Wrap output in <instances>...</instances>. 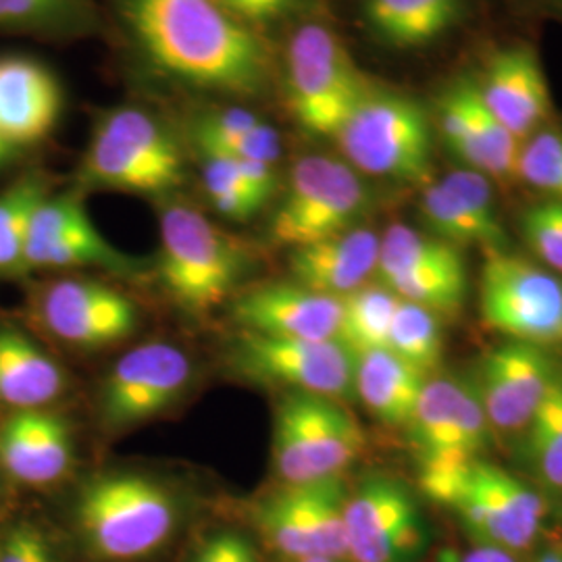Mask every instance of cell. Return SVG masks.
I'll return each instance as SVG.
<instances>
[{"label": "cell", "instance_id": "6da1fadb", "mask_svg": "<svg viewBox=\"0 0 562 562\" xmlns=\"http://www.w3.org/2000/svg\"><path fill=\"white\" fill-rule=\"evenodd\" d=\"M121 2L132 36L162 74L225 94H259L267 88V44L222 0Z\"/></svg>", "mask_w": 562, "mask_h": 562}, {"label": "cell", "instance_id": "7a4b0ae2", "mask_svg": "<svg viewBox=\"0 0 562 562\" xmlns=\"http://www.w3.org/2000/svg\"><path fill=\"white\" fill-rule=\"evenodd\" d=\"M86 550L104 562L142 561L178 531L180 496L146 473L115 471L81 485L74 510Z\"/></svg>", "mask_w": 562, "mask_h": 562}, {"label": "cell", "instance_id": "3957f363", "mask_svg": "<svg viewBox=\"0 0 562 562\" xmlns=\"http://www.w3.org/2000/svg\"><path fill=\"white\" fill-rule=\"evenodd\" d=\"M434 130L417 99L371 83L334 140L361 176L423 188L431 181Z\"/></svg>", "mask_w": 562, "mask_h": 562}, {"label": "cell", "instance_id": "277c9868", "mask_svg": "<svg viewBox=\"0 0 562 562\" xmlns=\"http://www.w3.org/2000/svg\"><path fill=\"white\" fill-rule=\"evenodd\" d=\"M423 494L450 508L467 533L483 546L519 552L538 540L546 506L542 496L494 462L419 477Z\"/></svg>", "mask_w": 562, "mask_h": 562}, {"label": "cell", "instance_id": "5b68a950", "mask_svg": "<svg viewBox=\"0 0 562 562\" xmlns=\"http://www.w3.org/2000/svg\"><path fill=\"white\" fill-rule=\"evenodd\" d=\"M248 271L240 241L201 211L171 204L161 217L159 278L167 296L190 315H206L227 301Z\"/></svg>", "mask_w": 562, "mask_h": 562}, {"label": "cell", "instance_id": "8992f818", "mask_svg": "<svg viewBox=\"0 0 562 562\" xmlns=\"http://www.w3.org/2000/svg\"><path fill=\"white\" fill-rule=\"evenodd\" d=\"M183 155L171 130L140 106L104 113L81 159L83 183L134 194H167L183 183Z\"/></svg>", "mask_w": 562, "mask_h": 562}, {"label": "cell", "instance_id": "52a82bcc", "mask_svg": "<svg viewBox=\"0 0 562 562\" xmlns=\"http://www.w3.org/2000/svg\"><path fill=\"white\" fill-rule=\"evenodd\" d=\"M283 81L288 106L302 130L331 140L371 86L338 34L315 21L301 25L288 42Z\"/></svg>", "mask_w": 562, "mask_h": 562}, {"label": "cell", "instance_id": "ba28073f", "mask_svg": "<svg viewBox=\"0 0 562 562\" xmlns=\"http://www.w3.org/2000/svg\"><path fill=\"white\" fill-rule=\"evenodd\" d=\"M369 206L371 190L352 165L329 155H306L292 167L269 236L290 250L315 244L359 227Z\"/></svg>", "mask_w": 562, "mask_h": 562}, {"label": "cell", "instance_id": "9c48e42d", "mask_svg": "<svg viewBox=\"0 0 562 562\" xmlns=\"http://www.w3.org/2000/svg\"><path fill=\"white\" fill-rule=\"evenodd\" d=\"M364 448V431L338 401L290 392L273 422V469L281 483L338 477Z\"/></svg>", "mask_w": 562, "mask_h": 562}, {"label": "cell", "instance_id": "30bf717a", "mask_svg": "<svg viewBox=\"0 0 562 562\" xmlns=\"http://www.w3.org/2000/svg\"><path fill=\"white\" fill-rule=\"evenodd\" d=\"M480 306L485 325L510 340L562 346V281L522 257L485 252Z\"/></svg>", "mask_w": 562, "mask_h": 562}, {"label": "cell", "instance_id": "8fae6325", "mask_svg": "<svg viewBox=\"0 0 562 562\" xmlns=\"http://www.w3.org/2000/svg\"><path fill=\"white\" fill-rule=\"evenodd\" d=\"M348 485L338 477L319 482L283 483L255 508V521L265 542L288 561L336 559L346 561V503Z\"/></svg>", "mask_w": 562, "mask_h": 562}, {"label": "cell", "instance_id": "7c38bea8", "mask_svg": "<svg viewBox=\"0 0 562 562\" xmlns=\"http://www.w3.org/2000/svg\"><path fill=\"white\" fill-rule=\"evenodd\" d=\"M344 521L348 561L419 562L429 543L422 504L390 475H369L350 490Z\"/></svg>", "mask_w": 562, "mask_h": 562}, {"label": "cell", "instance_id": "4fadbf2b", "mask_svg": "<svg viewBox=\"0 0 562 562\" xmlns=\"http://www.w3.org/2000/svg\"><path fill=\"white\" fill-rule=\"evenodd\" d=\"M378 280L401 301L438 317H452L467 301V265L461 248L394 223L380 244Z\"/></svg>", "mask_w": 562, "mask_h": 562}, {"label": "cell", "instance_id": "5bb4252c", "mask_svg": "<svg viewBox=\"0 0 562 562\" xmlns=\"http://www.w3.org/2000/svg\"><path fill=\"white\" fill-rule=\"evenodd\" d=\"M419 477L442 475L482 459L490 422L471 382L427 380L408 422Z\"/></svg>", "mask_w": 562, "mask_h": 562}, {"label": "cell", "instance_id": "9a60e30c", "mask_svg": "<svg viewBox=\"0 0 562 562\" xmlns=\"http://www.w3.org/2000/svg\"><path fill=\"white\" fill-rule=\"evenodd\" d=\"M232 362L257 382L285 385L290 392L346 401L355 394L357 357L340 340H285L241 331Z\"/></svg>", "mask_w": 562, "mask_h": 562}, {"label": "cell", "instance_id": "2e32d148", "mask_svg": "<svg viewBox=\"0 0 562 562\" xmlns=\"http://www.w3.org/2000/svg\"><path fill=\"white\" fill-rule=\"evenodd\" d=\"M188 355L165 341L125 352L102 382L99 413L106 429H127L167 413L190 387Z\"/></svg>", "mask_w": 562, "mask_h": 562}, {"label": "cell", "instance_id": "e0dca14e", "mask_svg": "<svg viewBox=\"0 0 562 562\" xmlns=\"http://www.w3.org/2000/svg\"><path fill=\"white\" fill-rule=\"evenodd\" d=\"M559 367L548 350L527 341H506L492 348L471 382L490 427L525 429L540 408Z\"/></svg>", "mask_w": 562, "mask_h": 562}, {"label": "cell", "instance_id": "ac0fdd59", "mask_svg": "<svg viewBox=\"0 0 562 562\" xmlns=\"http://www.w3.org/2000/svg\"><path fill=\"white\" fill-rule=\"evenodd\" d=\"M436 130L467 169L494 180L517 178L522 142L517 140L483 104L477 81L459 78L436 104Z\"/></svg>", "mask_w": 562, "mask_h": 562}, {"label": "cell", "instance_id": "d6986e66", "mask_svg": "<svg viewBox=\"0 0 562 562\" xmlns=\"http://www.w3.org/2000/svg\"><path fill=\"white\" fill-rule=\"evenodd\" d=\"M41 313L55 338L78 348L115 346L134 336L140 325L136 304L97 280L50 283L42 294Z\"/></svg>", "mask_w": 562, "mask_h": 562}, {"label": "cell", "instance_id": "ffe728a7", "mask_svg": "<svg viewBox=\"0 0 562 562\" xmlns=\"http://www.w3.org/2000/svg\"><path fill=\"white\" fill-rule=\"evenodd\" d=\"M419 213L429 236L457 248L477 246L485 252L506 250V229L496 211L490 178L459 169L422 188Z\"/></svg>", "mask_w": 562, "mask_h": 562}, {"label": "cell", "instance_id": "44dd1931", "mask_svg": "<svg viewBox=\"0 0 562 562\" xmlns=\"http://www.w3.org/2000/svg\"><path fill=\"white\" fill-rule=\"evenodd\" d=\"M477 90L490 113L519 142L552 117V94L542 60L529 44H508L490 55Z\"/></svg>", "mask_w": 562, "mask_h": 562}, {"label": "cell", "instance_id": "7402d4cb", "mask_svg": "<svg viewBox=\"0 0 562 562\" xmlns=\"http://www.w3.org/2000/svg\"><path fill=\"white\" fill-rule=\"evenodd\" d=\"M241 331L285 340H338L341 299L317 294L294 281L267 283L232 306Z\"/></svg>", "mask_w": 562, "mask_h": 562}, {"label": "cell", "instance_id": "603a6c76", "mask_svg": "<svg viewBox=\"0 0 562 562\" xmlns=\"http://www.w3.org/2000/svg\"><path fill=\"white\" fill-rule=\"evenodd\" d=\"M74 434L67 419L48 408L13 411L0 423V469L13 482L44 487L69 473Z\"/></svg>", "mask_w": 562, "mask_h": 562}, {"label": "cell", "instance_id": "cb8c5ba5", "mask_svg": "<svg viewBox=\"0 0 562 562\" xmlns=\"http://www.w3.org/2000/svg\"><path fill=\"white\" fill-rule=\"evenodd\" d=\"M63 111L57 76L41 60L0 57V138L27 148L44 140Z\"/></svg>", "mask_w": 562, "mask_h": 562}, {"label": "cell", "instance_id": "d4e9b609", "mask_svg": "<svg viewBox=\"0 0 562 562\" xmlns=\"http://www.w3.org/2000/svg\"><path fill=\"white\" fill-rule=\"evenodd\" d=\"M382 236L355 227L338 236L290 250V278L317 294L344 299L378 273Z\"/></svg>", "mask_w": 562, "mask_h": 562}, {"label": "cell", "instance_id": "484cf974", "mask_svg": "<svg viewBox=\"0 0 562 562\" xmlns=\"http://www.w3.org/2000/svg\"><path fill=\"white\" fill-rule=\"evenodd\" d=\"M469 0H362V20L378 41L417 50L450 34L467 15Z\"/></svg>", "mask_w": 562, "mask_h": 562}, {"label": "cell", "instance_id": "4316f807", "mask_svg": "<svg viewBox=\"0 0 562 562\" xmlns=\"http://www.w3.org/2000/svg\"><path fill=\"white\" fill-rule=\"evenodd\" d=\"M67 387L59 362L15 327H0V402L13 411L46 408Z\"/></svg>", "mask_w": 562, "mask_h": 562}, {"label": "cell", "instance_id": "83f0119b", "mask_svg": "<svg viewBox=\"0 0 562 562\" xmlns=\"http://www.w3.org/2000/svg\"><path fill=\"white\" fill-rule=\"evenodd\" d=\"M427 375L380 348L357 357L355 394L383 425L406 427L415 415Z\"/></svg>", "mask_w": 562, "mask_h": 562}, {"label": "cell", "instance_id": "f1b7e54d", "mask_svg": "<svg viewBox=\"0 0 562 562\" xmlns=\"http://www.w3.org/2000/svg\"><path fill=\"white\" fill-rule=\"evenodd\" d=\"M104 267L130 271L132 261L104 240L88 213L59 232L25 246V269H65V267Z\"/></svg>", "mask_w": 562, "mask_h": 562}, {"label": "cell", "instance_id": "f546056e", "mask_svg": "<svg viewBox=\"0 0 562 562\" xmlns=\"http://www.w3.org/2000/svg\"><path fill=\"white\" fill-rule=\"evenodd\" d=\"M401 299L378 285H362L341 299V323L338 340L355 355L387 348L390 327Z\"/></svg>", "mask_w": 562, "mask_h": 562}, {"label": "cell", "instance_id": "4dcf8cb0", "mask_svg": "<svg viewBox=\"0 0 562 562\" xmlns=\"http://www.w3.org/2000/svg\"><path fill=\"white\" fill-rule=\"evenodd\" d=\"M50 196L44 173L32 171L0 192V271H25V244L42 201Z\"/></svg>", "mask_w": 562, "mask_h": 562}, {"label": "cell", "instance_id": "1f68e13d", "mask_svg": "<svg viewBox=\"0 0 562 562\" xmlns=\"http://www.w3.org/2000/svg\"><path fill=\"white\" fill-rule=\"evenodd\" d=\"M525 457L536 477L562 490V371L559 369L540 408L525 427Z\"/></svg>", "mask_w": 562, "mask_h": 562}, {"label": "cell", "instance_id": "d6a6232c", "mask_svg": "<svg viewBox=\"0 0 562 562\" xmlns=\"http://www.w3.org/2000/svg\"><path fill=\"white\" fill-rule=\"evenodd\" d=\"M387 350L398 359L422 371L431 373L442 362L443 340L438 315L419 304L401 301L390 327Z\"/></svg>", "mask_w": 562, "mask_h": 562}, {"label": "cell", "instance_id": "836d02e7", "mask_svg": "<svg viewBox=\"0 0 562 562\" xmlns=\"http://www.w3.org/2000/svg\"><path fill=\"white\" fill-rule=\"evenodd\" d=\"M202 188L215 211L234 222H248L267 201L246 181L236 159L202 155Z\"/></svg>", "mask_w": 562, "mask_h": 562}, {"label": "cell", "instance_id": "e575fe53", "mask_svg": "<svg viewBox=\"0 0 562 562\" xmlns=\"http://www.w3.org/2000/svg\"><path fill=\"white\" fill-rule=\"evenodd\" d=\"M81 20L78 0H0V30L59 36Z\"/></svg>", "mask_w": 562, "mask_h": 562}, {"label": "cell", "instance_id": "d590c367", "mask_svg": "<svg viewBox=\"0 0 562 562\" xmlns=\"http://www.w3.org/2000/svg\"><path fill=\"white\" fill-rule=\"evenodd\" d=\"M517 178L552 201H562V132L543 127L522 142Z\"/></svg>", "mask_w": 562, "mask_h": 562}, {"label": "cell", "instance_id": "8d00e7d4", "mask_svg": "<svg viewBox=\"0 0 562 562\" xmlns=\"http://www.w3.org/2000/svg\"><path fill=\"white\" fill-rule=\"evenodd\" d=\"M521 232L540 261L562 271V201L529 206L521 215Z\"/></svg>", "mask_w": 562, "mask_h": 562}, {"label": "cell", "instance_id": "74e56055", "mask_svg": "<svg viewBox=\"0 0 562 562\" xmlns=\"http://www.w3.org/2000/svg\"><path fill=\"white\" fill-rule=\"evenodd\" d=\"M194 142L202 155L267 162L273 167L281 159L280 134L267 123H262L261 127H257L248 134L234 136V138H199Z\"/></svg>", "mask_w": 562, "mask_h": 562}, {"label": "cell", "instance_id": "f35d334b", "mask_svg": "<svg viewBox=\"0 0 562 562\" xmlns=\"http://www.w3.org/2000/svg\"><path fill=\"white\" fill-rule=\"evenodd\" d=\"M0 562H57L46 536L32 522L15 525L0 546Z\"/></svg>", "mask_w": 562, "mask_h": 562}, {"label": "cell", "instance_id": "ab89813d", "mask_svg": "<svg viewBox=\"0 0 562 562\" xmlns=\"http://www.w3.org/2000/svg\"><path fill=\"white\" fill-rule=\"evenodd\" d=\"M192 562H261L255 543L240 531L223 529L201 543Z\"/></svg>", "mask_w": 562, "mask_h": 562}, {"label": "cell", "instance_id": "60d3db41", "mask_svg": "<svg viewBox=\"0 0 562 562\" xmlns=\"http://www.w3.org/2000/svg\"><path fill=\"white\" fill-rule=\"evenodd\" d=\"M222 2L236 18H240L244 23L257 30L259 25L281 20L301 0H222Z\"/></svg>", "mask_w": 562, "mask_h": 562}, {"label": "cell", "instance_id": "b9f144b4", "mask_svg": "<svg viewBox=\"0 0 562 562\" xmlns=\"http://www.w3.org/2000/svg\"><path fill=\"white\" fill-rule=\"evenodd\" d=\"M457 562H519L515 552H508L496 546L475 543L469 552H464Z\"/></svg>", "mask_w": 562, "mask_h": 562}, {"label": "cell", "instance_id": "7bdbcfd3", "mask_svg": "<svg viewBox=\"0 0 562 562\" xmlns=\"http://www.w3.org/2000/svg\"><path fill=\"white\" fill-rule=\"evenodd\" d=\"M21 153H23L21 146L13 144V142L4 140V138H0V171H2L4 167H9L11 162L18 161Z\"/></svg>", "mask_w": 562, "mask_h": 562}, {"label": "cell", "instance_id": "ee69618b", "mask_svg": "<svg viewBox=\"0 0 562 562\" xmlns=\"http://www.w3.org/2000/svg\"><path fill=\"white\" fill-rule=\"evenodd\" d=\"M533 562H561V557H559V548H546L542 554L536 559Z\"/></svg>", "mask_w": 562, "mask_h": 562}, {"label": "cell", "instance_id": "f6af8a7d", "mask_svg": "<svg viewBox=\"0 0 562 562\" xmlns=\"http://www.w3.org/2000/svg\"><path fill=\"white\" fill-rule=\"evenodd\" d=\"M288 562H344L336 561V559H323V557H311V559H292V561Z\"/></svg>", "mask_w": 562, "mask_h": 562}]
</instances>
